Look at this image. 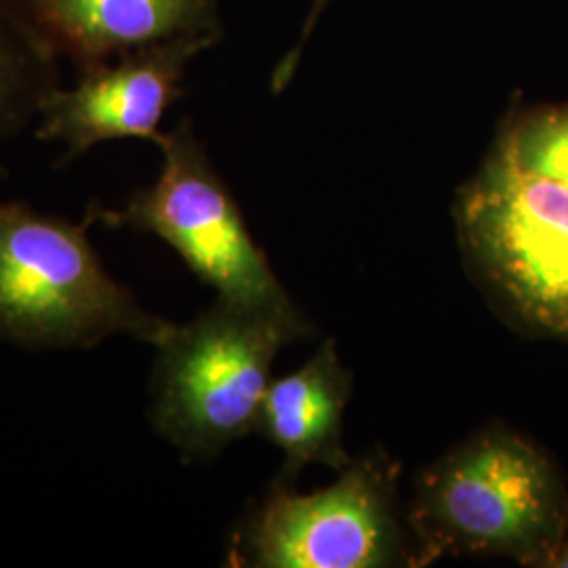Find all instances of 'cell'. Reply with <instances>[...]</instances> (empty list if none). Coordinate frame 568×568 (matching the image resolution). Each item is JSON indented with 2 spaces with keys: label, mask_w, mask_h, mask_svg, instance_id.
I'll return each instance as SVG.
<instances>
[{
  "label": "cell",
  "mask_w": 568,
  "mask_h": 568,
  "mask_svg": "<svg viewBox=\"0 0 568 568\" xmlns=\"http://www.w3.org/2000/svg\"><path fill=\"white\" fill-rule=\"evenodd\" d=\"M406 520L415 567L478 554L546 568L568 532V499L539 448L487 429L419 476Z\"/></svg>",
  "instance_id": "1"
},
{
  "label": "cell",
  "mask_w": 568,
  "mask_h": 568,
  "mask_svg": "<svg viewBox=\"0 0 568 568\" xmlns=\"http://www.w3.org/2000/svg\"><path fill=\"white\" fill-rule=\"evenodd\" d=\"M95 224L0 201V337L28 347H91L124 333L159 345L173 323L116 283L87 236Z\"/></svg>",
  "instance_id": "2"
},
{
  "label": "cell",
  "mask_w": 568,
  "mask_h": 568,
  "mask_svg": "<svg viewBox=\"0 0 568 568\" xmlns=\"http://www.w3.org/2000/svg\"><path fill=\"white\" fill-rule=\"evenodd\" d=\"M305 331L217 297L156 345L152 426L185 462L211 459L257 427L281 347Z\"/></svg>",
  "instance_id": "3"
},
{
  "label": "cell",
  "mask_w": 568,
  "mask_h": 568,
  "mask_svg": "<svg viewBox=\"0 0 568 568\" xmlns=\"http://www.w3.org/2000/svg\"><path fill=\"white\" fill-rule=\"evenodd\" d=\"M163 169L150 187L138 190L122 209L91 204L89 215L105 227H131L173 246L185 265L227 302L272 314L307 333L243 213L213 169L192 124L183 121L156 143Z\"/></svg>",
  "instance_id": "4"
},
{
  "label": "cell",
  "mask_w": 568,
  "mask_h": 568,
  "mask_svg": "<svg viewBox=\"0 0 568 568\" xmlns=\"http://www.w3.org/2000/svg\"><path fill=\"white\" fill-rule=\"evenodd\" d=\"M467 262L509 312L568 339V187L495 148L457 203Z\"/></svg>",
  "instance_id": "5"
},
{
  "label": "cell",
  "mask_w": 568,
  "mask_h": 568,
  "mask_svg": "<svg viewBox=\"0 0 568 568\" xmlns=\"http://www.w3.org/2000/svg\"><path fill=\"white\" fill-rule=\"evenodd\" d=\"M227 560L255 568H379L406 560L398 466L368 455L310 495L274 485L236 528Z\"/></svg>",
  "instance_id": "6"
},
{
  "label": "cell",
  "mask_w": 568,
  "mask_h": 568,
  "mask_svg": "<svg viewBox=\"0 0 568 568\" xmlns=\"http://www.w3.org/2000/svg\"><path fill=\"white\" fill-rule=\"evenodd\" d=\"M211 44L161 42L82 68L72 89L58 87L42 103L39 140L65 143L63 161L112 140L159 143L163 116L182 95L187 61Z\"/></svg>",
  "instance_id": "7"
},
{
  "label": "cell",
  "mask_w": 568,
  "mask_h": 568,
  "mask_svg": "<svg viewBox=\"0 0 568 568\" xmlns=\"http://www.w3.org/2000/svg\"><path fill=\"white\" fill-rule=\"evenodd\" d=\"M58 58L79 70L180 41L217 42V0H13Z\"/></svg>",
  "instance_id": "8"
},
{
  "label": "cell",
  "mask_w": 568,
  "mask_h": 568,
  "mask_svg": "<svg viewBox=\"0 0 568 568\" xmlns=\"http://www.w3.org/2000/svg\"><path fill=\"white\" fill-rule=\"evenodd\" d=\"M352 394V373L328 339L295 373L272 382L257 417V432L284 455L278 487H293L310 464L344 469L352 459L344 448V413Z\"/></svg>",
  "instance_id": "9"
},
{
  "label": "cell",
  "mask_w": 568,
  "mask_h": 568,
  "mask_svg": "<svg viewBox=\"0 0 568 568\" xmlns=\"http://www.w3.org/2000/svg\"><path fill=\"white\" fill-rule=\"evenodd\" d=\"M58 55L13 0H0V140L16 135L60 87Z\"/></svg>",
  "instance_id": "10"
},
{
  "label": "cell",
  "mask_w": 568,
  "mask_h": 568,
  "mask_svg": "<svg viewBox=\"0 0 568 568\" xmlns=\"http://www.w3.org/2000/svg\"><path fill=\"white\" fill-rule=\"evenodd\" d=\"M497 150L518 169L568 187V105L537 110L511 122Z\"/></svg>",
  "instance_id": "11"
},
{
  "label": "cell",
  "mask_w": 568,
  "mask_h": 568,
  "mask_svg": "<svg viewBox=\"0 0 568 568\" xmlns=\"http://www.w3.org/2000/svg\"><path fill=\"white\" fill-rule=\"evenodd\" d=\"M326 2H328V0H314V7H312V11H310V16H307V20H305L302 42L297 44V49H295L291 55H286V60L283 61V65L278 68V74H276V87H283L284 82L291 79V74H293L295 65H297V60H300V55H302V47H304L305 39L310 37V32H312L314 23L318 21V16L323 13Z\"/></svg>",
  "instance_id": "12"
},
{
  "label": "cell",
  "mask_w": 568,
  "mask_h": 568,
  "mask_svg": "<svg viewBox=\"0 0 568 568\" xmlns=\"http://www.w3.org/2000/svg\"><path fill=\"white\" fill-rule=\"evenodd\" d=\"M546 568H568V532L565 539L551 551Z\"/></svg>",
  "instance_id": "13"
}]
</instances>
